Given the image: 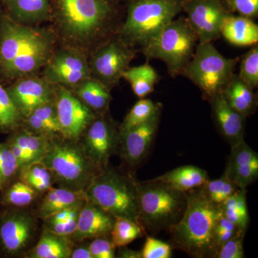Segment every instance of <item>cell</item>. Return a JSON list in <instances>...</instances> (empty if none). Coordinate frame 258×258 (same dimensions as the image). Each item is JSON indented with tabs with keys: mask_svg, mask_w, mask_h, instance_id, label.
<instances>
[{
	"mask_svg": "<svg viewBox=\"0 0 258 258\" xmlns=\"http://www.w3.org/2000/svg\"><path fill=\"white\" fill-rule=\"evenodd\" d=\"M111 0H50V28L60 46L89 55L117 35L125 18Z\"/></svg>",
	"mask_w": 258,
	"mask_h": 258,
	"instance_id": "6da1fadb",
	"label": "cell"
},
{
	"mask_svg": "<svg viewBox=\"0 0 258 258\" xmlns=\"http://www.w3.org/2000/svg\"><path fill=\"white\" fill-rule=\"evenodd\" d=\"M184 211L179 221L169 227L176 247L195 257H215V235L222 214L201 188L186 191Z\"/></svg>",
	"mask_w": 258,
	"mask_h": 258,
	"instance_id": "7a4b0ae2",
	"label": "cell"
},
{
	"mask_svg": "<svg viewBox=\"0 0 258 258\" xmlns=\"http://www.w3.org/2000/svg\"><path fill=\"white\" fill-rule=\"evenodd\" d=\"M184 0H132L127 3L118 36L136 52H141L183 12Z\"/></svg>",
	"mask_w": 258,
	"mask_h": 258,
	"instance_id": "3957f363",
	"label": "cell"
},
{
	"mask_svg": "<svg viewBox=\"0 0 258 258\" xmlns=\"http://www.w3.org/2000/svg\"><path fill=\"white\" fill-rule=\"evenodd\" d=\"M139 221L149 230L169 228L176 223L186 207V192L152 179L136 182Z\"/></svg>",
	"mask_w": 258,
	"mask_h": 258,
	"instance_id": "277c9868",
	"label": "cell"
},
{
	"mask_svg": "<svg viewBox=\"0 0 258 258\" xmlns=\"http://www.w3.org/2000/svg\"><path fill=\"white\" fill-rule=\"evenodd\" d=\"M198 45L196 34L182 16L168 24L141 52L148 60L159 59L165 62L169 74L176 77L182 74Z\"/></svg>",
	"mask_w": 258,
	"mask_h": 258,
	"instance_id": "5b68a950",
	"label": "cell"
},
{
	"mask_svg": "<svg viewBox=\"0 0 258 258\" xmlns=\"http://www.w3.org/2000/svg\"><path fill=\"white\" fill-rule=\"evenodd\" d=\"M68 140L50 139L47 152L40 161L63 187L86 192L102 169L88 159L82 147Z\"/></svg>",
	"mask_w": 258,
	"mask_h": 258,
	"instance_id": "8992f818",
	"label": "cell"
},
{
	"mask_svg": "<svg viewBox=\"0 0 258 258\" xmlns=\"http://www.w3.org/2000/svg\"><path fill=\"white\" fill-rule=\"evenodd\" d=\"M87 201L114 217H125L141 225L135 181L112 169H102L86 191Z\"/></svg>",
	"mask_w": 258,
	"mask_h": 258,
	"instance_id": "52a82bcc",
	"label": "cell"
},
{
	"mask_svg": "<svg viewBox=\"0 0 258 258\" xmlns=\"http://www.w3.org/2000/svg\"><path fill=\"white\" fill-rule=\"evenodd\" d=\"M237 62V58L224 57L212 42L198 43L181 75L195 83L209 100L223 91L235 75Z\"/></svg>",
	"mask_w": 258,
	"mask_h": 258,
	"instance_id": "ba28073f",
	"label": "cell"
},
{
	"mask_svg": "<svg viewBox=\"0 0 258 258\" xmlns=\"http://www.w3.org/2000/svg\"><path fill=\"white\" fill-rule=\"evenodd\" d=\"M136 53V51L126 45L117 34L88 57L91 78L111 90L119 83Z\"/></svg>",
	"mask_w": 258,
	"mask_h": 258,
	"instance_id": "9c48e42d",
	"label": "cell"
},
{
	"mask_svg": "<svg viewBox=\"0 0 258 258\" xmlns=\"http://www.w3.org/2000/svg\"><path fill=\"white\" fill-rule=\"evenodd\" d=\"M42 76L52 85L73 89L91 77L88 56L73 47L57 45L47 63Z\"/></svg>",
	"mask_w": 258,
	"mask_h": 258,
	"instance_id": "30bf717a",
	"label": "cell"
},
{
	"mask_svg": "<svg viewBox=\"0 0 258 258\" xmlns=\"http://www.w3.org/2000/svg\"><path fill=\"white\" fill-rule=\"evenodd\" d=\"M57 45V38L50 27L42 28L28 48L0 72V78L5 81H14L38 75Z\"/></svg>",
	"mask_w": 258,
	"mask_h": 258,
	"instance_id": "8fae6325",
	"label": "cell"
},
{
	"mask_svg": "<svg viewBox=\"0 0 258 258\" xmlns=\"http://www.w3.org/2000/svg\"><path fill=\"white\" fill-rule=\"evenodd\" d=\"M61 136L71 141L79 139L96 117V113L86 106L72 90L55 86L54 95Z\"/></svg>",
	"mask_w": 258,
	"mask_h": 258,
	"instance_id": "7c38bea8",
	"label": "cell"
},
{
	"mask_svg": "<svg viewBox=\"0 0 258 258\" xmlns=\"http://www.w3.org/2000/svg\"><path fill=\"white\" fill-rule=\"evenodd\" d=\"M83 135V150L95 166L103 169L118 146L119 131L104 114L97 115Z\"/></svg>",
	"mask_w": 258,
	"mask_h": 258,
	"instance_id": "4fadbf2b",
	"label": "cell"
},
{
	"mask_svg": "<svg viewBox=\"0 0 258 258\" xmlns=\"http://www.w3.org/2000/svg\"><path fill=\"white\" fill-rule=\"evenodd\" d=\"M182 10L198 43L212 42L221 37L222 22L229 13L222 0H184Z\"/></svg>",
	"mask_w": 258,
	"mask_h": 258,
	"instance_id": "5bb4252c",
	"label": "cell"
},
{
	"mask_svg": "<svg viewBox=\"0 0 258 258\" xmlns=\"http://www.w3.org/2000/svg\"><path fill=\"white\" fill-rule=\"evenodd\" d=\"M42 29L15 23L0 8V72L28 48Z\"/></svg>",
	"mask_w": 258,
	"mask_h": 258,
	"instance_id": "9a60e30c",
	"label": "cell"
},
{
	"mask_svg": "<svg viewBox=\"0 0 258 258\" xmlns=\"http://www.w3.org/2000/svg\"><path fill=\"white\" fill-rule=\"evenodd\" d=\"M6 89L23 118L55 95V86L38 75L15 80Z\"/></svg>",
	"mask_w": 258,
	"mask_h": 258,
	"instance_id": "2e32d148",
	"label": "cell"
},
{
	"mask_svg": "<svg viewBox=\"0 0 258 258\" xmlns=\"http://www.w3.org/2000/svg\"><path fill=\"white\" fill-rule=\"evenodd\" d=\"M161 109L145 123L119 133L121 157L131 166L139 164L147 156L160 121Z\"/></svg>",
	"mask_w": 258,
	"mask_h": 258,
	"instance_id": "e0dca14e",
	"label": "cell"
},
{
	"mask_svg": "<svg viewBox=\"0 0 258 258\" xmlns=\"http://www.w3.org/2000/svg\"><path fill=\"white\" fill-rule=\"evenodd\" d=\"M228 164L224 174L241 189H245L258 176L257 153L242 141L231 147Z\"/></svg>",
	"mask_w": 258,
	"mask_h": 258,
	"instance_id": "ac0fdd59",
	"label": "cell"
},
{
	"mask_svg": "<svg viewBox=\"0 0 258 258\" xmlns=\"http://www.w3.org/2000/svg\"><path fill=\"white\" fill-rule=\"evenodd\" d=\"M209 101L215 123L231 147L244 141L245 117L229 105L222 92L212 96Z\"/></svg>",
	"mask_w": 258,
	"mask_h": 258,
	"instance_id": "d6986e66",
	"label": "cell"
},
{
	"mask_svg": "<svg viewBox=\"0 0 258 258\" xmlns=\"http://www.w3.org/2000/svg\"><path fill=\"white\" fill-rule=\"evenodd\" d=\"M114 222L113 215L86 201L80 212L77 229L73 237L76 240L106 237L111 233Z\"/></svg>",
	"mask_w": 258,
	"mask_h": 258,
	"instance_id": "ffe728a7",
	"label": "cell"
},
{
	"mask_svg": "<svg viewBox=\"0 0 258 258\" xmlns=\"http://www.w3.org/2000/svg\"><path fill=\"white\" fill-rule=\"evenodd\" d=\"M0 8L15 23L36 26L50 23V0H2Z\"/></svg>",
	"mask_w": 258,
	"mask_h": 258,
	"instance_id": "44dd1931",
	"label": "cell"
},
{
	"mask_svg": "<svg viewBox=\"0 0 258 258\" xmlns=\"http://www.w3.org/2000/svg\"><path fill=\"white\" fill-rule=\"evenodd\" d=\"M33 231L32 219L25 214L7 217L0 226V240L10 253H18L28 244Z\"/></svg>",
	"mask_w": 258,
	"mask_h": 258,
	"instance_id": "7402d4cb",
	"label": "cell"
},
{
	"mask_svg": "<svg viewBox=\"0 0 258 258\" xmlns=\"http://www.w3.org/2000/svg\"><path fill=\"white\" fill-rule=\"evenodd\" d=\"M221 36L237 46L254 45L258 41V26L251 19L228 13L222 22Z\"/></svg>",
	"mask_w": 258,
	"mask_h": 258,
	"instance_id": "603a6c76",
	"label": "cell"
},
{
	"mask_svg": "<svg viewBox=\"0 0 258 258\" xmlns=\"http://www.w3.org/2000/svg\"><path fill=\"white\" fill-rule=\"evenodd\" d=\"M73 92L97 115L107 113L111 103V89L97 80L89 78L73 88Z\"/></svg>",
	"mask_w": 258,
	"mask_h": 258,
	"instance_id": "cb8c5ba5",
	"label": "cell"
},
{
	"mask_svg": "<svg viewBox=\"0 0 258 258\" xmlns=\"http://www.w3.org/2000/svg\"><path fill=\"white\" fill-rule=\"evenodd\" d=\"M222 93L229 105L245 118L255 111L257 96L254 90L243 82L237 75L232 76Z\"/></svg>",
	"mask_w": 258,
	"mask_h": 258,
	"instance_id": "d4e9b609",
	"label": "cell"
},
{
	"mask_svg": "<svg viewBox=\"0 0 258 258\" xmlns=\"http://www.w3.org/2000/svg\"><path fill=\"white\" fill-rule=\"evenodd\" d=\"M208 179L206 171L190 165L179 166L154 179L183 192L200 187Z\"/></svg>",
	"mask_w": 258,
	"mask_h": 258,
	"instance_id": "484cf974",
	"label": "cell"
},
{
	"mask_svg": "<svg viewBox=\"0 0 258 258\" xmlns=\"http://www.w3.org/2000/svg\"><path fill=\"white\" fill-rule=\"evenodd\" d=\"M29 132L41 135L53 137L61 135V129L57 119L55 101L40 105L23 118Z\"/></svg>",
	"mask_w": 258,
	"mask_h": 258,
	"instance_id": "4316f807",
	"label": "cell"
},
{
	"mask_svg": "<svg viewBox=\"0 0 258 258\" xmlns=\"http://www.w3.org/2000/svg\"><path fill=\"white\" fill-rule=\"evenodd\" d=\"M87 200L86 192L69 188H50L42 200L39 215L42 220L63 209L84 203Z\"/></svg>",
	"mask_w": 258,
	"mask_h": 258,
	"instance_id": "83f0119b",
	"label": "cell"
},
{
	"mask_svg": "<svg viewBox=\"0 0 258 258\" xmlns=\"http://www.w3.org/2000/svg\"><path fill=\"white\" fill-rule=\"evenodd\" d=\"M72 248L67 237L57 235L45 230L32 249L30 257L34 258H69Z\"/></svg>",
	"mask_w": 258,
	"mask_h": 258,
	"instance_id": "f1b7e54d",
	"label": "cell"
},
{
	"mask_svg": "<svg viewBox=\"0 0 258 258\" xmlns=\"http://www.w3.org/2000/svg\"><path fill=\"white\" fill-rule=\"evenodd\" d=\"M158 78L157 71L147 62L137 67L128 68L122 79L130 83L136 96L144 98L154 92Z\"/></svg>",
	"mask_w": 258,
	"mask_h": 258,
	"instance_id": "f546056e",
	"label": "cell"
},
{
	"mask_svg": "<svg viewBox=\"0 0 258 258\" xmlns=\"http://www.w3.org/2000/svg\"><path fill=\"white\" fill-rule=\"evenodd\" d=\"M218 207L222 216L245 232L249 223L245 189H239Z\"/></svg>",
	"mask_w": 258,
	"mask_h": 258,
	"instance_id": "4dcf8cb0",
	"label": "cell"
},
{
	"mask_svg": "<svg viewBox=\"0 0 258 258\" xmlns=\"http://www.w3.org/2000/svg\"><path fill=\"white\" fill-rule=\"evenodd\" d=\"M161 108L162 105L161 103H154L152 100L147 98H141L125 115L124 120L118 128L119 133L145 123Z\"/></svg>",
	"mask_w": 258,
	"mask_h": 258,
	"instance_id": "1f68e13d",
	"label": "cell"
},
{
	"mask_svg": "<svg viewBox=\"0 0 258 258\" xmlns=\"http://www.w3.org/2000/svg\"><path fill=\"white\" fill-rule=\"evenodd\" d=\"M50 137L25 130L15 134L11 141L30 154L35 161H40L47 152Z\"/></svg>",
	"mask_w": 258,
	"mask_h": 258,
	"instance_id": "d6a6232c",
	"label": "cell"
},
{
	"mask_svg": "<svg viewBox=\"0 0 258 258\" xmlns=\"http://www.w3.org/2000/svg\"><path fill=\"white\" fill-rule=\"evenodd\" d=\"M20 170L21 181L35 191H46L52 188V174L40 161L29 164Z\"/></svg>",
	"mask_w": 258,
	"mask_h": 258,
	"instance_id": "836d02e7",
	"label": "cell"
},
{
	"mask_svg": "<svg viewBox=\"0 0 258 258\" xmlns=\"http://www.w3.org/2000/svg\"><path fill=\"white\" fill-rule=\"evenodd\" d=\"M143 227L125 217H115V222L111 231V241L116 247H125L136 239L142 237Z\"/></svg>",
	"mask_w": 258,
	"mask_h": 258,
	"instance_id": "e575fe53",
	"label": "cell"
},
{
	"mask_svg": "<svg viewBox=\"0 0 258 258\" xmlns=\"http://www.w3.org/2000/svg\"><path fill=\"white\" fill-rule=\"evenodd\" d=\"M23 118L16 108L11 97L0 83V130L10 132L18 128Z\"/></svg>",
	"mask_w": 258,
	"mask_h": 258,
	"instance_id": "d590c367",
	"label": "cell"
},
{
	"mask_svg": "<svg viewBox=\"0 0 258 258\" xmlns=\"http://www.w3.org/2000/svg\"><path fill=\"white\" fill-rule=\"evenodd\" d=\"M207 198L215 205H219L240 189L223 174L219 179L210 180L200 186Z\"/></svg>",
	"mask_w": 258,
	"mask_h": 258,
	"instance_id": "8d00e7d4",
	"label": "cell"
},
{
	"mask_svg": "<svg viewBox=\"0 0 258 258\" xmlns=\"http://www.w3.org/2000/svg\"><path fill=\"white\" fill-rule=\"evenodd\" d=\"M237 76L247 86L255 89L258 86V45L257 43L247 51L240 63V73Z\"/></svg>",
	"mask_w": 258,
	"mask_h": 258,
	"instance_id": "74e56055",
	"label": "cell"
},
{
	"mask_svg": "<svg viewBox=\"0 0 258 258\" xmlns=\"http://www.w3.org/2000/svg\"><path fill=\"white\" fill-rule=\"evenodd\" d=\"M35 192V190L23 181H18L8 190L5 200L7 203L13 206H27L33 201Z\"/></svg>",
	"mask_w": 258,
	"mask_h": 258,
	"instance_id": "f35d334b",
	"label": "cell"
},
{
	"mask_svg": "<svg viewBox=\"0 0 258 258\" xmlns=\"http://www.w3.org/2000/svg\"><path fill=\"white\" fill-rule=\"evenodd\" d=\"M18 170V161L12 152L9 144H0V184L2 186L11 179Z\"/></svg>",
	"mask_w": 258,
	"mask_h": 258,
	"instance_id": "ab89813d",
	"label": "cell"
},
{
	"mask_svg": "<svg viewBox=\"0 0 258 258\" xmlns=\"http://www.w3.org/2000/svg\"><path fill=\"white\" fill-rule=\"evenodd\" d=\"M244 231L239 230L232 238L219 246L215 252L217 258L244 257L243 240Z\"/></svg>",
	"mask_w": 258,
	"mask_h": 258,
	"instance_id": "60d3db41",
	"label": "cell"
},
{
	"mask_svg": "<svg viewBox=\"0 0 258 258\" xmlns=\"http://www.w3.org/2000/svg\"><path fill=\"white\" fill-rule=\"evenodd\" d=\"M226 10L230 14L256 20L258 17V0H222Z\"/></svg>",
	"mask_w": 258,
	"mask_h": 258,
	"instance_id": "b9f144b4",
	"label": "cell"
},
{
	"mask_svg": "<svg viewBox=\"0 0 258 258\" xmlns=\"http://www.w3.org/2000/svg\"><path fill=\"white\" fill-rule=\"evenodd\" d=\"M171 251L170 244L148 237L141 252L142 258H170Z\"/></svg>",
	"mask_w": 258,
	"mask_h": 258,
	"instance_id": "7bdbcfd3",
	"label": "cell"
},
{
	"mask_svg": "<svg viewBox=\"0 0 258 258\" xmlns=\"http://www.w3.org/2000/svg\"><path fill=\"white\" fill-rule=\"evenodd\" d=\"M116 247L111 240H108L105 237L94 238L88 245L93 258H114Z\"/></svg>",
	"mask_w": 258,
	"mask_h": 258,
	"instance_id": "ee69618b",
	"label": "cell"
},
{
	"mask_svg": "<svg viewBox=\"0 0 258 258\" xmlns=\"http://www.w3.org/2000/svg\"><path fill=\"white\" fill-rule=\"evenodd\" d=\"M86 202L78 204V205L70 207V208L63 209V210H61L60 211L52 214L50 216L47 217V218L43 220L45 221V226L62 223V222L68 221L71 219L79 217L80 212H81V209H82L83 205Z\"/></svg>",
	"mask_w": 258,
	"mask_h": 258,
	"instance_id": "f6af8a7d",
	"label": "cell"
},
{
	"mask_svg": "<svg viewBox=\"0 0 258 258\" xmlns=\"http://www.w3.org/2000/svg\"><path fill=\"white\" fill-rule=\"evenodd\" d=\"M78 218L79 217L71 219L62 223L47 225L45 227H46L47 230H50V232L57 234V235L62 236V237H69V236L74 235L76 229H77Z\"/></svg>",
	"mask_w": 258,
	"mask_h": 258,
	"instance_id": "bcb514c9",
	"label": "cell"
},
{
	"mask_svg": "<svg viewBox=\"0 0 258 258\" xmlns=\"http://www.w3.org/2000/svg\"><path fill=\"white\" fill-rule=\"evenodd\" d=\"M9 145L13 155L15 156V159L18 161L19 170L29 164L35 162L30 154L25 152L23 149H22L20 146L15 144L13 141H10Z\"/></svg>",
	"mask_w": 258,
	"mask_h": 258,
	"instance_id": "7dc6e473",
	"label": "cell"
},
{
	"mask_svg": "<svg viewBox=\"0 0 258 258\" xmlns=\"http://www.w3.org/2000/svg\"><path fill=\"white\" fill-rule=\"evenodd\" d=\"M239 230H240L237 231H230L226 230H215V240L217 248L219 246L225 243V242H227V240L232 238V237H233V236L235 235Z\"/></svg>",
	"mask_w": 258,
	"mask_h": 258,
	"instance_id": "c3c4849f",
	"label": "cell"
},
{
	"mask_svg": "<svg viewBox=\"0 0 258 258\" xmlns=\"http://www.w3.org/2000/svg\"><path fill=\"white\" fill-rule=\"evenodd\" d=\"M71 258H93L92 254L90 252L88 247H80L76 248L71 252Z\"/></svg>",
	"mask_w": 258,
	"mask_h": 258,
	"instance_id": "681fc988",
	"label": "cell"
},
{
	"mask_svg": "<svg viewBox=\"0 0 258 258\" xmlns=\"http://www.w3.org/2000/svg\"><path fill=\"white\" fill-rule=\"evenodd\" d=\"M120 249L117 254L118 257L122 258H142V252L133 250L124 247H120Z\"/></svg>",
	"mask_w": 258,
	"mask_h": 258,
	"instance_id": "f907efd6",
	"label": "cell"
},
{
	"mask_svg": "<svg viewBox=\"0 0 258 258\" xmlns=\"http://www.w3.org/2000/svg\"><path fill=\"white\" fill-rule=\"evenodd\" d=\"M112 2H114L115 3H118V4H123V3H129V2L132 1V0H111Z\"/></svg>",
	"mask_w": 258,
	"mask_h": 258,
	"instance_id": "816d5d0a",
	"label": "cell"
},
{
	"mask_svg": "<svg viewBox=\"0 0 258 258\" xmlns=\"http://www.w3.org/2000/svg\"><path fill=\"white\" fill-rule=\"evenodd\" d=\"M1 187H2V184H0V189H1Z\"/></svg>",
	"mask_w": 258,
	"mask_h": 258,
	"instance_id": "f5cc1de1",
	"label": "cell"
}]
</instances>
